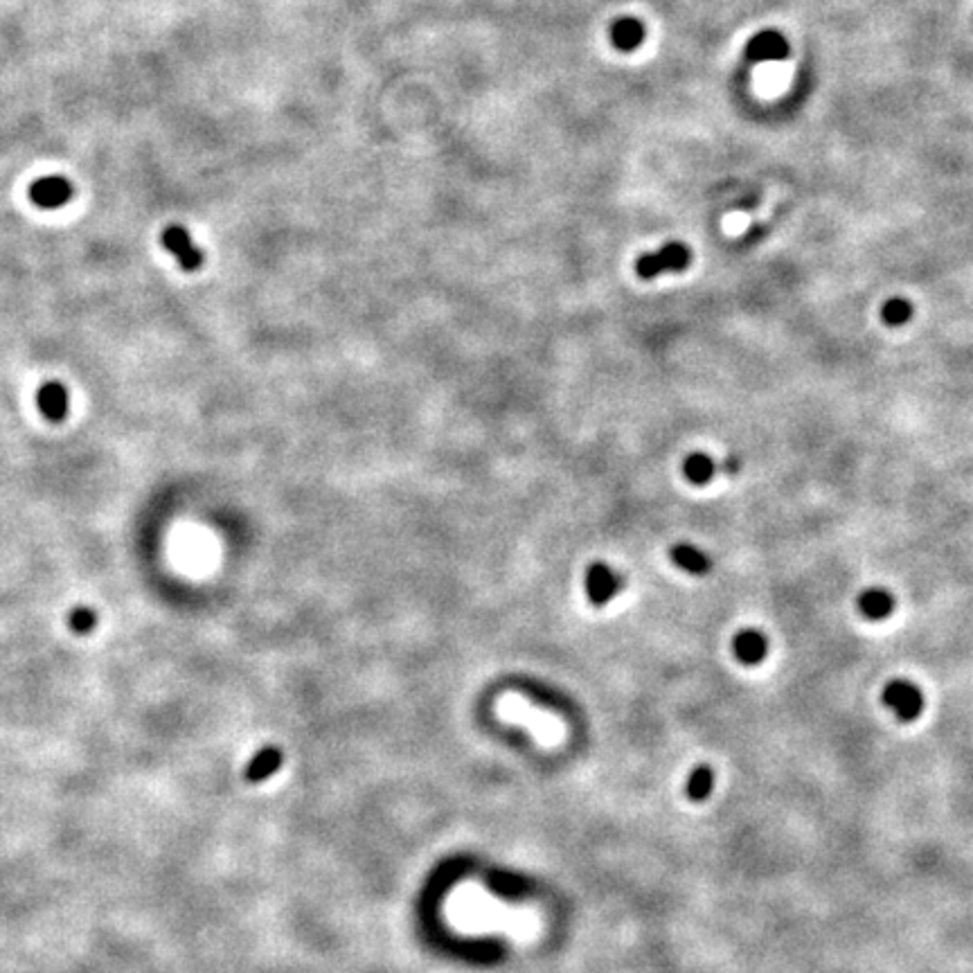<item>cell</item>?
Listing matches in <instances>:
<instances>
[{
  "instance_id": "6da1fadb",
  "label": "cell",
  "mask_w": 973,
  "mask_h": 973,
  "mask_svg": "<svg viewBox=\"0 0 973 973\" xmlns=\"http://www.w3.org/2000/svg\"><path fill=\"white\" fill-rule=\"evenodd\" d=\"M692 253L687 246L683 244H670L665 248H661L658 253L642 255L638 260L636 271L642 279H651L661 273H676V271H685L690 266Z\"/></svg>"
},
{
  "instance_id": "7a4b0ae2",
  "label": "cell",
  "mask_w": 973,
  "mask_h": 973,
  "mask_svg": "<svg viewBox=\"0 0 973 973\" xmlns=\"http://www.w3.org/2000/svg\"><path fill=\"white\" fill-rule=\"evenodd\" d=\"M584 586H586V597L592 607L602 608L608 602L616 600V595L622 588V579L616 570H613L608 563L595 561L588 566L586 579H584Z\"/></svg>"
},
{
  "instance_id": "3957f363",
  "label": "cell",
  "mask_w": 973,
  "mask_h": 973,
  "mask_svg": "<svg viewBox=\"0 0 973 973\" xmlns=\"http://www.w3.org/2000/svg\"><path fill=\"white\" fill-rule=\"evenodd\" d=\"M883 703L895 710L901 721H913L924 710V694L910 680H892L883 690Z\"/></svg>"
},
{
  "instance_id": "277c9868",
  "label": "cell",
  "mask_w": 973,
  "mask_h": 973,
  "mask_svg": "<svg viewBox=\"0 0 973 973\" xmlns=\"http://www.w3.org/2000/svg\"><path fill=\"white\" fill-rule=\"evenodd\" d=\"M791 52L789 48V41L784 39L780 32L766 30L759 32L750 39V43L746 45V57H749L753 64H764V61H784Z\"/></svg>"
},
{
  "instance_id": "5b68a950",
  "label": "cell",
  "mask_w": 973,
  "mask_h": 973,
  "mask_svg": "<svg viewBox=\"0 0 973 973\" xmlns=\"http://www.w3.org/2000/svg\"><path fill=\"white\" fill-rule=\"evenodd\" d=\"M162 244H165V248L177 257L178 264H181L183 271H187V273H192V271H196L203 264L201 250L192 244L190 235H187V231H183V228H177V225H174V228H167L165 235H162Z\"/></svg>"
},
{
  "instance_id": "8992f818",
  "label": "cell",
  "mask_w": 973,
  "mask_h": 973,
  "mask_svg": "<svg viewBox=\"0 0 973 973\" xmlns=\"http://www.w3.org/2000/svg\"><path fill=\"white\" fill-rule=\"evenodd\" d=\"M36 404H39V411L45 420L59 424V421H64L66 415H68V406H70L68 390L57 381L43 383V386L39 388V392H36Z\"/></svg>"
},
{
  "instance_id": "52a82bcc",
  "label": "cell",
  "mask_w": 973,
  "mask_h": 973,
  "mask_svg": "<svg viewBox=\"0 0 973 973\" xmlns=\"http://www.w3.org/2000/svg\"><path fill=\"white\" fill-rule=\"evenodd\" d=\"M733 651L737 655V661L743 663V665H757L766 658L768 640L757 629H742L733 638Z\"/></svg>"
},
{
  "instance_id": "ba28073f",
  "label": "cell",
  "mask_w": 973,
  "mask_h": 973,
  "mask_svg": "<svg viewBox=\"0 0 973 973\" xmlns=\"http://www.w3.org/2000/svg\"><path fill=\"white\" fill-rule=\"evenodd\" d=\"M32 201L41 208H59L68 203L73 196V187L66 178H41L30 190Z\"/></svg>"
},
{
  "instance_id": "9c48e42d",
  "label": "cell",
  "mask_w": 973,
  "mask_h": 973,
  "mask_svg": "<svg viewBox=\"0 0 973 973\" xmlns=\"http://www.w3.org/2000/svg\"><path fill=\"white\" fill-rule=\"evenodd\" d=\"M859 611H861L863 617H867L872 622L885 620V617H891L892 611H895V597H892L891 591H885V588H867V591H863L859 595Z\"/></svg>"
},
{
  "instance_id": "30bf717a",
  "label": "cell",
  "mask_w": 973,
  "mask_h": 973,
  "mask_svg": "<svg viewBox=\"0 0 973 973\" xmlns=\"http://www.w3.org/2000/svg\"><path fill=\"white\" fill-rule=\"evenodd\" d=\"M671 561L680 568V570L690 572V575H705L712 568V559L708 557V553L699 550L692 543H676L671 548Z\"/></svg>"
},
{
  "instance_id": "8fae6325",
  "label": "cell",
  "mask_w": 973,
  "mask_h": 973,
  "mask_svg": "<svg viewBox=\"0 0 973 973\" xmlns=\"http://www.w3.org/2000/svg\"><path fill=\"white\" fill-rule=\"evenodd\" d=\"M279 766H282V750L273 749V746L262 749L246 768V780L248 782H264Z\"/></svg>"
},
{
  "instance_id": "7c38bea8",
  "label": "cell",
  "mask_w": 973,
  "mask_h": 973,
  "mask_svg": "<svg viewBox=\"0 0 973 973\" xmlns=\"http://www.w3.org/2000/svg\"><path fill=\"white\" fill-rule=\"evenodd\" d=\"M717 465L708 453H690L683 460V475L696 487H703L714 478Z\"/></svg>"
},
{
  "instance_id": "4fadbf2b",
  "label": "cell",
  "mask_w": 973,
  "mask_h": 973,
  "mask_svg": "<svg viewBox=\"0 0 973 973\" xmlns=\"http://www.w3.org/2000/svg\"><path fill=\"white\" fill-rule=\"evenodd\" d=\"M913 318V304L906 298H891L881 307V320L888 327H901Z\"/></svg>"
},
{
  "instance_id": "5bb4252c",
  "label": "cell",
  "mask_w": 973,
  "mask_h": 973,
  "mask_svg": "<svg viewBox=\"0 0 973 973\" xmlns=\"http://www.w3.org/2000/svg\"><path fill=\"white\" fill-rule=\"evenodd\" d=\"M98 624V613L89 607H77L68 613V626L70 632L77 633V636H86L90 633Z\"/></svg>"
},
{
  "instance_id": "9a60e30c",
  "label": "cell",
  "mask_w": 973,
  "mask_h": 973,
  "mask_svg": "<svg viewBox=\"0 0 973 973\" xmlns=\"http://www.w3.org/2000/svg\"><path fill=\"white\" fill-rule=\"evenodd\" d=\"M710 789H712V771L708 766H701L692 773L690 782H687V796L692 800H703L708 797Z\"/></svg>"
},
{
  "instance_id": "2e32d148",
  "label": "cell",
  "mask_w": 973,
  "mask_h": 973,
  "mask_svg": "<svg viewBox=\"0 0 973 973\" xmlns=\"http://www.w3.org/2000/svg\"><path fill=\"white\" fill-rule=\"evenodd\" d=\"M613 36H616L617 43L629 48V45H636L640 41V27L636 23H632V20H622V23L616 25Z\"/></svg>"
}]
</instances>
